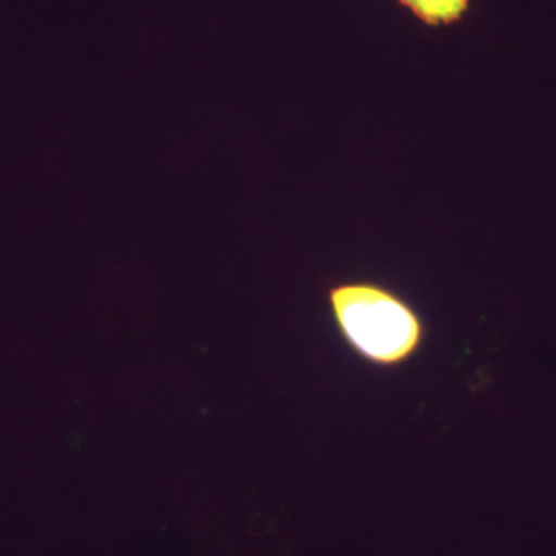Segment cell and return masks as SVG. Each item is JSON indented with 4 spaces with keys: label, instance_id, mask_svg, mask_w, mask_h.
<instances>
[{
    "label": "cell",
    "instance_id": "1",
    "mask_svg": "<svg viewBox=\"0 0 556 556\" xmlns=\"http://www.w3.org/2000/svg\"><path fill=\"white\" fill-rule=\"evenodd\" d=\"M328 305L348 350L376 369L394 371L422 351L427 325L419 311L376 281H345L328 291Z\"/></svg>",
    "mask_w": 556,
    "mask_h": 556
},
{
    "label": "cell",
    "instance_id": "2",
    "mask_svg": "<svg viewBox=\"0 0 556 556\" xmlns=\"http://www.w3.org/2000/svg\"><path fill=\"white\" fill-rule=\"evenodd\" d=\"M397 3L417 21L434 28L457 24L470 9V0H397Z\"/></svg>",
    "mask_w": 556,
    "mask_h": 556
}]
</instances>
